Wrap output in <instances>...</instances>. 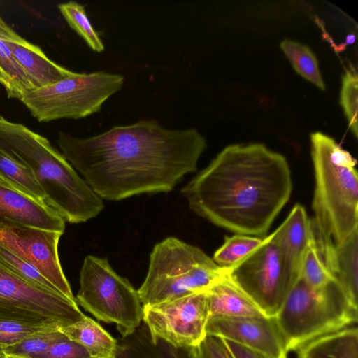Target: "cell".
Returning a JSON list of instances; mask_svg holds the SVG:
<instances>
[{
    "label": "cell",
    "instance_id": "1",
    "mask_svg": "<svg viewBox=\"0 0 358 358\" xmlns=\"http://www.w3.org/2000/svg\"><path fill=\"white\" fill-rule=\"evenodd\" d=\"M57 143L90 187L108 201L171 192L196 170L207 148L195 128L170 129L152 119L88 138L59 131Z\"/></svg>",
    "mask_w": 358,
    "mask_h": 358
},
{
    "label": "cell",
    "instance_id": "27",
    "mask_svg": "<svg viewBox=\"0 0 358 358\" xmlns=\"http://www.w3.org/2000/svg\"><path fill=\"white\" fill-rule=\"evenodd\" d=\"M64 336V334L59 328L48 329L25 337L6 348L3 353L27 358H41L54 343Z\"/></svg>",
    "mask_w": 358,
    "mask_h": 358
},
{
    "label": "cell",
    "instance_id": "13",
    "mask_svg": "<svg viewBox=\"0 0 358 358\" xmlns=\"http://www.w3.org/2000/svg\"><path fill=\"white\" fill-rule=\"evenodd\" d=\"M206 334L231 341L272 358H287L289 352L275 317H211Z\"/></svg>",
    "mask_w": 358,
    "mask_h": 358
},
{
    "label": "cell",
    "instance_id": "36",
    "mask_svg": "<svg viewBox=\"0 0 358 358\" xmlns=\"http://www.w3.org/2000/svg\"><path fill=\"white\" fill-rule=\"evenodd\" d=\"M0 83L4 86L5 85V80H4V78L3 77V76L1 75V73H0Z\"/></svg>",
    "mask_w": 358,
    "mask_h": 358
},
{
    "label": "cell",
    "instance_id": "11",
    "mask_svg": "<svg viewBox=\"0 0 358 358\" xmlns=\"http://www.w3.org/2000/svg\"><path fill=\"white\" fill-rule=\"evenodd\" d=\"M210 313L206 292L143 306L151 337L178 348H195L206 338Z\"/></svg>",
    "mask_w": 358,
    "mask_h": 358
},
{
    "label": "cell",
    "instance_id": "15",
    "mask_svg": "<svg viewBox=\"0 0 358 358\" xmlns=\"http://www.w3.org/2000/svg\"><path fill=\"white\" fill-rule=\"evenodd\" d=\"M6 220L62 234L65 230V221L55 210L0 178V224Z\"/></svg>",
    "mask_w": 358,
    "mask_h": 358
},
{
    "label": "cell",
    "instance_id": "31",
    "mask_svg": "<svg viewBox=\"0 0 358 358\" xmlns=\"http://www.w3.org/2000/svg\"><path fill=\"white\" fill-rule=\"evenodd\" d=\"M357 73L353 66L346 69L342 76L340 103L352 134L357 138Z\"/></svg>",
    "mask_w": 358,
    "mask_h": 358
},
{
    "label": "cell",
    "instance_id": "8",
    "mask_svg": "<svg viewBox=\"0 0 358 358\" xmlns=\"http://www.w3.org/2000/svg\"><path fill=\"white\" fill-rule=\"evenodd\" d=\"M124 78L96 71L75 75L31 90L20 100L39 122L80 119L100 111L102 105L122 87Z\"/></svg>",
    "mask_w": 358,
    "mask_h": 358
},
{
    "label": "cell",
    "instance_id": "10",
    "mask_svg": "<svg viewBox=\"0 0 358 358\" xmlns=\"http://www.w3.org/2000/svg\"><path fill=\"white\" fill-rule=\"evenodd\" d=\"M0 315L62 327L85 315L76 301L39 288L0 264Z\"/></svg>",
    "mask_w": 358,
    "mask_h": 358
},
{
    "label": "cell",
    "instance_id": "22",
    "mask_svg": "<svg viewBox=\"0 0 358 358\" xmlns=\"http://www.w3.org/2000/svg\"><path fill=\"white\" fill-rule=\"evenodd\" d=\"M0 178L24 194L45 203L44 192L31 169L1 149Z\"/></svg>",
    "mask_w": 358,
    "mask_h": 358
},
{
    "label": "cell",
    "instance_id": "28",
    "mask_svg": "<svg viewBox=\"0 0 358 358\" xmlns=\"http://www.w3.org/2000/svg\"><path fill=\"white\" fill-rule=\"evenodd\" d=\"M59 327L0 315V355L3 350L25 337L48 329Z\"/></svg>",
    "mask_w": 358,
    "mask_h": 358
},
{
    "label": "cell",
    "instance_id": "17",
    "mask_svg": "<svg viewBox=\"0 0 358 358\" xmlns=\"http://www.w3.org/2000/svg\"><path fill=\"white\" fill-rule=\"evenodd\" d=\"M299 275L304 255L313 239L311 220L297 203L285 220L270 234Z\"/></svg>",
    "mask_w": 358,
    "mask_h": 358
},
{
    "label": "cell",
    "instance_id": "14",
    "mask_svg": "<svg viewBox=\"0 0 358 358\" xmlns=\"http://www.w3.org/2000/svg\"><path fill=\"white\" fill-rule=\"evenodd\" d=\"M0 38L25 72L34 90L54 84L76 73L50 59L38 46L21 37L1 19Z\"/></svg>",
    "mask_w": 358,
    "mask_h": 358
},
{
    "label": "cell",
    "instance_id": "20",
    "mask_svg": "<svg viewBox=\"0 0 358 358\" xmlns=\"http://www.w3.org/2000/svg\"><path fill=\"white\" fill-rule=\"evenodd\" d=\"M298 358H358L356 325L315 338L296 351Z\"/></svg>",
    "mask_w": 358,
    "mask_h": 358
},
{
    "label": "cell",
    "instance_id": "9",
    "mask_svg": "<svg viewBox=\"0 0 358 358\" xmlns=\"http://www.w3.org/2000/svg\"><path fill=\"white\" fill-rule=\"evenodd\" d=\"M225 273L266 317H276L299 278L270 235Z\"/></svg>",
    "mask_w": 358,
    "mask_h": 358
},
{
    "label": "cell",
    "instance_id": "24",
    "mask_svg": "<svg viewBox=\"0 0 358 358\" xmlns=\"http://www.w3.org/2000/svg\"><path fill=\"white\" fill-rule=\"evenodd\" d=\"M0 73L3 76L4 88L8 98L20 99L34 90L27 76L18 64L10 49L0 38Z\"/></svg>",
    "mask_w": 358,
    "mask_h": 358
},
{
    "label": "cell",
    "instance_id": "16",
    "mask_svg": "<svg viewBox=\"0 0 358 358\" xmlns=\"http://www.w3.org/2000/svg\"><path fill=\"white\" fill-rule=\"evenodd\" d=\"M313 238L334 280L358 307V231L337 245L323 239L313 229Z\"/></svg>",
    "mask_w": 358,
    "mask_h": 358
},
{
    "label": "cell",
    "instance_id": "32",
    "mask_svg": "<svg viewBox=\"0 0 358 358\" xmlns=\"http://www.w3.org/2000/svg\"><path fill=\"white\" fill-rule=\"evenodd\" d=\"M41 358H92L80 344L65 334L54 343Z\"/></svg>",
    "mask_w": 358,
    "mask_h": 358
},
{
    "label": "cell",
    "instance_id": "30",
    "mask_svg": "<svg viewBox=\"0 0 358 358\" xmlns=\"http://www.w3.org/2000/svg\"><path fill=\"white\" fill-rule=\"evenodd\" d=\"M299 277L314 289L320 288L334 280L322 259L313 236L303 258Z\"/></svg>",
    "mask_w": 358,
    "mask_h": 358
},
{
    "label": "cell",
    "instance_id": "37",
    "mask_svg": "<svg viewBox=\"0 0 358 358\" xmlns=\"http://www.w3.org/2000/svg\"><path fill=\"white\" fill-rule=\"evenodd\" d=\"M5 355L4 354H1L0 355V358H5Z\"/></svg>",
    "mask_w": 358,
    "mask_h": 358
},
{
    "label": "cell",
    "instance_id": "25",
    "mask_svg": "<svg viewBox=\"0 0 358 358\" xmlns=\"http://www.w3.org/2000/svg\"><path fill=\"white\" fill-rule=\"evenodd\" d=\"M263 238L236 234L226 236L223 244L215 252L213 260L221 268L228 270L257 248Z\"/></svg>",
    "mask_w": 358,
    "mask_h": 358
},
{
    "label": "cell",
    "instance_id": "6",
    "mask_svg": "<svg viewBox=\"0 0 358 358\" xmlns=\"http://www.w3.org/2000/svg\"><path fill=\"white\" fill-rule=\"evenodd\" d=\"M200 248L175 237L156 244L148 271L137 290L143 306L205 292L224 274Z\"/></svg>",
    "mask_w": 358,
    "mask_h": 358
},
{
    "label": "cell",
    "instance_id": "18",
    "mask_svg": "<svg viewBox=\"0 0 358 358\" xmlns=\"http://www.w3.org/2000/svg\"><path fill=\"white\" fill-rule=\"evenodd\" d=\"M210 318L265 316L227 277L223 275L206 291Z\"/></svg>",
    "mask_w": 358,
    "mask_h": 358
},
{
    "label": "cell",
    "instance_id": "7",
    "mask_svg": "<svg viewBox=\"0 0 358 358\" xmlns=\"http://www.w3.org/2000/svg\"><path fill=\"white\" fill-rule=\"evenodd\" d=\"M75 299L99 320L115 324L122 337L132 334L143 322V306L138 291L113 269L106 258H85Z\"/></svg>",
    "mask_w": 358,
    "mask_h": 358
},
{
    "label": "cell",
    "instance_id": "4",
    "mask_svg": "<svg viewBox=\"0 0 358 358\" xmlns=\"http://www.w3.org/2000/svg\"><path fill=\"white\" fill-rule=\"evenodd\" d=\"M315 173L312 225L324 240L339 244L358 231L356 160L331 137L310 135Z\"/></svg>",
    "mask_w": 358,
    "mask_h": 358
},
{
    "label": "cell",
    "instance_id": "2",
    "mask_svg": "<svg viewBox=\"0 0 358 358\" xmlns=\"http://www.w3.org/2000/svg\"><path fill=\"white\" fill-rule=\"evenodd\" d=\"M292 191L286 158L258 143L225 147L182 189L200 217L256 237L265 236Z\"/></svg>",
    "mask_w": 358,
    "mask_h": 358
},
{
    "label": "cell",
    "instance_id": "33",
    "mask_svg": "<svg viewBox=\"0 0 358 358\" xmlns=\"http://www.w3.org/2000/svg\"><path fill=\"white\" fill-rule=\"evenodd\" d=\"M194 350V358H233L224 340L212 335H207Z\"/></svg>",
    "mask_w": 358,
    "mask_h": 358
},
{
    "label": "cell",
    "instance_id": "12",
    "mask_svg": "<svg viewBox=\"0 0 358 358\" xmlns=\"http://www.w3.org/2000/svg\"><path fill=\"white\" fill-rule=\"evenodd\" d=\"M62 234L9 220L0 224V245L35 267L62 296L76 301L59 258Z\"/></svg>",
    "mask_w": 358,
    "mask_h": 358
},
{
    "label": "cell",
    "instance_id": "26",
    "mask_svg": "<svg viewBox=\"0 0 358 358\" xmlns=\"http://www.w3.org/2000/svg\"><path fill=\"white\" fill-rule=\"evenodd\" d=\"M58 8L69 25L92 50L96 52L104 50L103 43L92 25L84 6L71 1L59 4Z\"/></svg>",
    "mask_w": 358,
    "mask_h": 358
},
{
    "label": "cell",
    "instance_id": "21",
    "mask_svg": "<svg viewBox=\"0 0 358 358\" xmlns=\"http://www.w3.org/2000/svg\"><path fill=\"white\" fill-rule=\"evenodd\" d=\"M59 330L83 346L92 358H117V340L86 315L73 324L59 327Z\"/></svg>",
    "mask_w": 358,
    "mask_h": 358
},
{
    "label": "cell",
    "instance_id": "38",
    "mask_svg": "<svg viewBox=\"0 0 358 358\" xmlns=\"http://www.w3.org/2000/svg\"><path fill=\"white\" fill-rule=\"evenodd\" d=\"M1 19V18H0Z\"/></svg>",
    "mask_w": 358,
    "mask_h": 358
},
{
    "label": "cell",
    "instance_id": "5",
    "mask_svg": "<svg viewBox=\"0 0 358 358\" xmlns=\"http://www.w3.org/2000/svg\"><path fill=\"white\" fill-rule=\"evenodd\" d=\"M287 351L355 326L358 310L334 280L314 289L299 276L275 317Z\"/></svg>",
    "mask_w": 358,
    "mask_h": 358
},
{
    "label": "cell",
    "instance_id": "34",
    "mask_svg": "<svg viewBox=\"0 0 358 358\" xmlns=\"http://www.w3.org/2000/svg\"><path fill=\"white\" fill-rule=\"evenodd\" d=\"M223 340L233 358H272L231 341Z\"/></svg>",
    "mask_w": 358,
    "mask_h": 358
},
{
    "label": "cell",
    "instance_id": "35",
    "mask_svg": "<svg viewBox=\"0 0 358 358\" xmlns=\"http://www.w3.org/2000/svg\"><path fill=\"white\" fill-rule=\"evenodd\" d=\"M5 358H27L21 356H17V355H5Z\"/></svg>",
    "mask_w": 358,
    "mask_h": 358
},
{
    "label": "cell",
    "instance_id": "29",
    "mask_svg": "<svg viewBox=\"0 0 358 358\" xmlns=\"http://www.w3.org/2000/svg\"><path fill=\"white\" fill-rule=\"evenodd\" d=\"M0 264L19 278L39 288L61 294L35 267L1 245Z\"/></svg>",
    "mask_w": 358,
    "mask_h": 358
},
{
    "label": "cell",
    "instance_id": "3",
    "mask_svg": "<svg viewBox=\"0 0 358 358\" xmlns=\"http://www.w3.org/2000/svg\"><path fill=\"white\" fill-rule=\"evenodd\" d=\"M0 149L25 164L65 222H85L103 209V199L43 136L0 116Z\"/></svg>",
    "mask_w": 358,
    "mask_h": 358
},
{
    "label": "cell",
    "instance_id": "23",
    "mask_svg": "<svg viewBox=\"0 0 358 358\" xmlns=\"http://www.w3.org/2000/svg\"><path fill=\"white\" fill-rule=\"evenodd\" d=\"M280 47L297 73L321 90H325L318 61L308 46L285 39Z\"/></svg>",
    "mask_w": 358,
    "mask_h": 358
},
{
    "label": "cell",
    "instance_id": "19",
    "mask_svg": "<svg viewBox=\"0 0 358 358\" xmlns=\"http://www.w3.org/2000/svg\"><path fill=\"white\" fill-rule=\"evenodd\" d=\"M194 348H178L153 339L145 324L117 340V358H194Z\"/></svg>",
    "mask_w": 358,
    "mask_h": 358
}]
</instances>
